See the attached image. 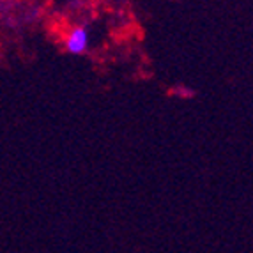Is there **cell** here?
<instances>
[{"instance_id":"1","label":"cell","mask_w":253,"mask_h":253,"mask_svg":"<svg viewBox=\"0 0 253 253\" xmlns=\"http://www.w3.org/2000/svg\"><path fill=\"white\" fill-rule=\"evenodd\" d=\"M64 44H66V50L73 55H80L84 53L87 48H89V32L84 27H75L66 34L64 39Z\"/></svg>"}]
</instances>
